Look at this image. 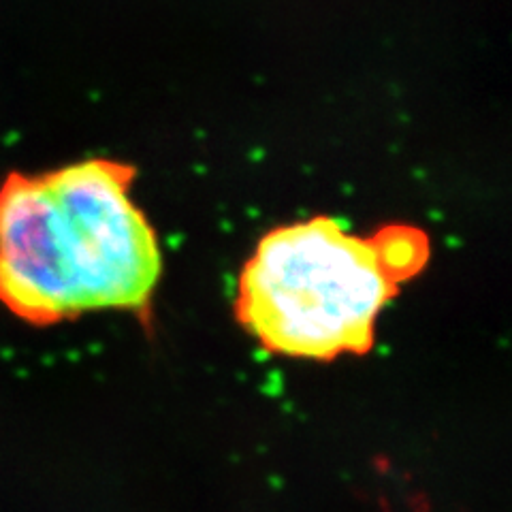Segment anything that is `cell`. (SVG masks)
<instances>
[{"label": "cell", "mask_w": 512, "mask_h": 512, "mask_svg": "<svg viewBox=\"0 0 512 512\" xmlns=\"http://www.w3.org/2000/svg\"><path fill=\"white\" fill-rule=\"evenodd\" d=\"M137 169L109 158L0 184V303L30 325L90 312L146 314L163 274L135 201Z\"/></svg>", "instance_id": "6da1fadb"}, {"label": "cell", "mask_w": 512, "mask_h": 512, "mask_svg": "<svg viewBox=\"0 0 512 512\" xmlns=\"http://www.w3.org/2000/svg\"><path fill=\"white\" fill-rule=\"evenodd\" d=\"M427 261L429 237L412 224L367 237L331 216L282 224L261 237L239 274L235 316L280 357L365 355L380 312Z\"/></svg>", "instance_id": "7a4b0ae2"}]
</instances>
